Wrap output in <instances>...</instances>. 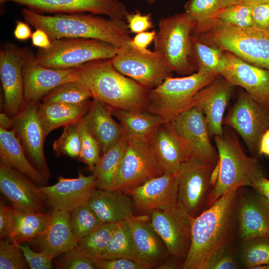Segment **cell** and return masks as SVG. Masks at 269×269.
Here are the masks:
<instances>
[{
	"mask_svg": "<svg viewBox=\"0 0 269 269\" xmlns=\"http://www.w3.org/2000/svg\"><path fill=\"white\" fill-rule=\"evenodd\" d=\"M21 14L35 29L45 31L50 39H95L120 48L131 40L123 19L87 12L44 14L23 8Z\"/></svg>",
	"mask_w": 269,
	"mask_h": 269,
	"instance_id": "obj_2",
	"label": "cell"
},
{
	"mask_svg": "<svg viewBox=\"0 0 269 269\" xmlns=\"http://www.w3.org/2000/svg\"><path fill=\"white\" fill-rule=\"evenodd\" d=\"M146 2L149 4H153L154 3L156 0H146Z\"/></svg>",
	"mask_w": 269,
	"mask_h": 269,
	"instance_id": "obj_62",
	"label": "cell"
},
{
	"mask_svg": "<svg viewBox=\"0 0 269 269\" xmlns=\"http://www.w3.org/2000/svg\"><path fill=\"white\" fill-rule=\"evenodd\" d=\"M147 138L152 155L163 173H176L187 158L168 124L160 125Z\"/></svg>",
	"mask_w": 269,
	"mask_h": 269,
	"instance_id": "obj_27",
	"label": "cell"
},
{
	"mask_svg": "<svg viewBox=\"0 0 269 269\" xmlns=\"http://www.w3.org/2000/svg\"><path fill=\"white\" fill-rule=\"evenodd\" d=\"M261 3H269V0H242L238 4L252 6Z\"/></svg>",
	"mask_w": 269,
	"mask_h": 269,
	"instance_id": "obj_60",
	"label": "cell"
},
{
	"mask_svg": "<svg viewBox=\"0 0 269 269\" xmlns=\"http://www.w3.org/2000/svg\"><path fill=\"white\" fill-rule=\"evenodd\" d=\"M176 173H164L130 190L134 211L140 215L163 210L177 204Z\"/></svg>",
	"mask_w": 269,
	"mask_h": 269,
	"instance_id": "obj_20",
	"label": "cell"
},
{
	"mask_svg": "<svg viewBox=\"0 0 269 269\" xmlns=\"http://www.w3.org/2000/svg\"><path fill=\"white\" fill-rule=\"evenodd\" d=\"M126 135L124 154L113 189L125 193L164 174L150 151L147 137Z\"/></svg>",
	"mask_w": 269,
	"mask_h": 269,
	"instance_id": "obj_9",
	"label": "cell"
},
{
	"mask_svg": "<svg viewBox=\"0 0 269 269\" xmlns=\"http://www.w3.org/2000/svg\"><path fill=\"white\" fill-rule=\"evenodd\" d=\"M193 34L207 44L269 70V32L255 27L241 28L213 18L196 28Z\"/></svg>",
	"mask_w": 269,
	"mask_h": 269,
	"instance_id": "obj_4",
	"label": "cell"
},
{
	"mask_svg": "<svg viewBox=\"0 0 269 269\" xmlns=\"http://www.w3.org/2000/svg\"><path fill=\"white\" fill-rule=\"evenodd\" d=\"M250 7L254 27L269 32V3L256 4Z\"/></svg>",
	"mask_w": 269,
	"mask_h": 269,
	"instance_id": "obj_51",
	"label": "cell"
},
{
	"mask_svg": "<svg viewBox=\"0 0 269 269\" xmlns=\"http://www.w3.org/2000/svg\"><path fill=\"white\" fill-rule=\"evenodd\" d=\"M34 183L0 161V190L13 209L24 212H45L46 202Z\"/></svg>",
	"mask_w": 269,
	"mask_h": 269,
	"instance_id": "obj_22",
	"label": "cell"
},
{
	"mask_svg": "<svg viewBox=\"0 0 269 269\" xmlns=\"http://www.w3.org/2000/svg\"><path fill=\"white\" fill-rule=\"evenodd\" d=\"M105 224L97 216L88 202L70 212V225L77 241L87 236Z\"/></svg>",
	"mask_w": 269,
	"mask_h": 269,
	"instance_id": "obj_39",
	"label": "cell"
},
{
	"mask_svg": "<svg viewBox=\"0 0 269 269\" xmlns=\"http://www.w3.org/2000/svg\"><path fill=\"white\" fill-rule=\"evenodd\" d=\"M231 243L215 253L207 262L204 269H239L238 261L231 251Z\"/></svg>",
	"mask_w": 269,
	"mask_h": 269,
	"instance_id": "obj_47",
	"label": "cell"
},
{
	"mask_svg": "<svg viewBox=\"0 0 269 269\" xmlns=\"http://www.w3.org/2000/svg\"><path fill=\"white\" fill-rule=\"evenodd\" d=\"M114 68L148 91L160 85L172 72L164 58L155 51L142 53L129 43L112 58Z\"/></svg>",
	"mask_w": 269,
	"mask_h": 269,
	"instance_id": "obj_12",
	"label": "cell"
},
{
	"mask_svg": "<svg viewBox=\"0 0 269 269\" xmlns=\"http://www.w3.org/2000/svg\"><path fill=\"white\" fill-rule=\"evenodd\" d=\"M13 223L8 238L19 245L30 243L39 237L44 231L50 216V212H24L13 208Z\"/></svg>",
	"mask_w": 269,
	"mask_h": 269,
	"instance_id": "obj_32",
	"label": "cell"
},
{
	"mask_svg": "<svg viewBox=\"0 0 269 269\" xmlns=\"http://www.w3.org/2000/svg\"><path fill=\"white\" fill-rule=\"evenodd\" d=\"M81 120L98 142L102 154L116 144L124 134L122 125L114 119L110 110L95 99Z\"/></svg>",
	"mask_w": 269,
	"mask_h": 269,
	"instance_id": "obj_28",
	"label": "cell"
},
{
	"mask_svg": "<svg viewBox=\"0 0 269 269\" xmlns=\"http://www.w3.org/2000/svg\"><path fill=\"white\" fill-rule=\"evenodd\" d=\"M0 161L39 185H46L47 179L27 157L15 132L0 128Z\"/></svg>",
	"mask_w": 269,
	"mask_h": 269,
	"instance_id": "obj_30",
	"label": "cell"
},
{
	"mask_svg": "<svg viewBox=\"0 0 269 269\" xmlns=\"http://www.w3.org/2000/svg\"><path fill=\"white\" fill-rule=\"evenodd\" d=\"M239 189L228 191L193 219L190 246L182 269H204L215 253L232 243L238 224Z\"/></svg>",
	"mask_w": 269,
	"mask_h": 269,
	"instance_id": "obj_1",
	"label": "cell"
},
{
	"mask_svg": "<svg viewBox=\"0 0 269 269\" xmlns=\"http://www.w3.org/2000/svg\"><path fill=\"white\" fill-rule=\"evenodd\" d=\"M225 51L226 64L220 76L233 85L244 88L255 100L269 110V70Z\"/></svg>",
	"mask_w": 269,
	"mask_h": 269,
	"instance_id": "obj_21",
	"label": "cell"
},
{
	"mask_svg": "<svg viewBox=\"0 0 269 269\" xmlns=\"http://www.w3.org/2000/svg\"><path fill=\"white\" fill-rule=\"evenodd\" d=\"M51 46L39 49L35 55L38 64L53 69L76 68L88 62L114 57L119 48L98 39H51Z\"/></svg>",
	"mask_w": 269,
	"mask_h": 269,
	"instance_id": "obj_8",
	"label": "cell"
},
{
	"mask_svg": "<svg viewBox=\"0 0 269 269\" xmlns=\"http://www.w3.org/2000/svg\"><path fill=\"white\" fill-rule=\"evenodd\" d=\"M259 154L269 156V128L266 130L262 137Z\"/></svg>",
	"mask_w": 269,
	"mask_h": 269,
	"instance_id": "obj_57",
	"label": "cell"
},
{
	"mask_svg": "<svg viewBox=\"0 0 269 269\" xmlns=\"http://www.w3.org/2000/svg\"><path fill=\"white\" fill-rule=\"evenodd\" d=\"M12 119L5 112L0 114V128L4 130L12 129Z\"/></svg>",
	"mask_w": 269,
	"mask_h": 269,
	"instance_id": "obj_58",
	"label": "cell"
},
{
	"mask_svg": "<svg viewBox=\"0 0 269 269\" xmlns=\"http://www.w3.org/2000/svg\"><path fill=\"white\" fill-rule=\"evenodd\" d=\"M93 96L87 87L75 80L63 83L54 88L41 100L42 103L79 104L90 101Z\"/></svg>",
	"mask_w": 269,
	"mask_h": 269,
	"instance_id": "obj_37",
	"label": "cell"
},
{
	"mask_svg": "<svg viewBox=\"0 0 269 269\" xmlns=\"http://www.w3.org/2000/svg\"><path fill=\"white\" fill-rule=\"evenodd\" d=\"M214 136L218 153L219 174L209 194L207 208L228 191L252 187L257 178L264 176L257 159L247 155L234 135L224 133Z\"/></svg>",
	"mask_w": 269,
	"mask_h": 269,
	"instance_id": "obj_5",
	"label": "cell"
},
{
	"mask_svg": "<svg viewBox=\"0 0 269 269\" xmlns=\"http://www.w3.org/2000/svg\"><path fill=\"white\" fill-rule=\"evenodd\" d=\"M156 32L155 30H151L136 34L129 43L133 48L140 52L149 53L151 51L148 46L154 41Z\"/></svg>",
	"mask_w": 269,
	"mask_h": 269,
	"instance_id": "obj_52",
	"label": "cell"
},
{
	"mask_svg": "<svg viewBox=\"0 0 269 269\" xmlns=\"http://www.w3.org/2000/svg\"><path fill=\"white\" fill-rule=\"evenodd\" d=\"M184 8L193 21V30L213 18L220 10L217 0H189Z\"/></svg>",
	"mask_w": 269,
	"mask_h": 269,
	"instance_id": "obj_43",
	"label": "cell"
},
{
	"mask_svg": "<svg viewBox=\"0 0 269 269\" xmlns=\"http://www.w3.org/2000/svg\"><path fill=\"white\" fill-rule=\"evenodd\" d=\"M38 187L46 203L52 209L71 212L88 202L97 186L94 174L80 173L76 178L61 176L53 185H39Z\"/></svg>",
	"mask_w": 269,
	"mask_h": 269,
	"instance_id": "obj_18",
	"label": "cell"
},
{
	"mask_svg": "<svg viewBox=\"0 0 269 269\" xmlns=\"http://www.w3.org/2000/svg\"><path fill=\"white\" fill-rule=\"evenodd\" d=\"M98 269H149L150 268L140 262L126 258L111 259H95L94 262Z\"/></svg>",
	"mask_w": 269,
	"mask_h": 269,
	"instance_id": "obj_49",
	"label": "cell"
},
{
	"mask_svg": "<svg viewBox=\"0 0 269 269\" xmlns=\"http://www.w3.org/2000/svg\"><path fill=\"white\" fill-rule=\"evenodd\" d=\"M31 39L32 44L39 49H47L51 45L50 37L45 31L40 29H35L32 32Z\"/></svg>",
	"mask_w": 269,
	"mask_h": 269,
	"instance_id": "obj_54",
	"label": "cell"
},
{
	"mask_svg": "<svg viewBox=\"0 0 269 269\" xmlns=\"http://www.w3.org/2000/svg\"><path fill=\"white\" fill-rule=\"evenodd\" d=\"M213 18L241 28L254 27L251 7L243 4L226 6L220 9Z\"/></svg>",
	"mask_w": 269,
	"mask_h": 269,
	"instance_id": "obj_45",
	"label": "cell"
},
{
	"mask_svg": "<svg viewBox=\"0 0 269 269\" xmlns=\"http://www.w3.org/2000/svg\"><path fill=\"white\" fill-rule=\"evenodd\" d=\"M253 269H269V264H263L259 265L254 267Z\"/></svg>",
	"mask_w": 269,
	"mask_h": 269,
	"instance_id": "obj_61",
	"label": "cell"
},
{
	"mask_svg": "<svg viewBox=\"0 0 269 269\" xmlns=\"http://www.w3.org/2000/svg\"><path fill=\"white\" fill-rule=\"evenodd\" d=\"M8 1L41 14L87 12L124 20L129 12L121 0H0L1 3Z\"/></svg>",
	"mask_w": 269,
	"mask_h": 269,
	"instance_id": "obj_17",
	"label": "cell"
},
{
	"mask_svg": "<svg viewBox=\"0 0 269 269\" xmlns=\"http://www.w3.org/2000/svg\"><path fill=\"white\" fill-rule=\"evenodd\" d=\"M117 224L105 223L77 241V248L86 256L98 258L108 248Z\"/></svg>",
	"mask_w": 269,
	"mask_h": 269,
	"instance_id": "obj_38",
	"label": "cell"
},
{
	"mask_svg": "<svg viewBox=\"0 0 269 269\" xmlns=\"http://www.w3.org/2000/svg\"><path fill=\"white\" fill-rule=\"evenodd\" d=\"M77 126L80 136L79 159L93 171L102 155L100 145L82 120L77 123Z\"/></svg>",
	"mask_w": 269,
	"mask_h": 269,
	"instance_id": "obj_42",
	"label": "cell"
},
{
	"mask_svg": "<svg viewBox=\"0 0 269 269\" xmlns=\"http://www.w3.org/2000/svg\"><path fill=\"white\" fill-rule=\"evenodd\" d=\"M39 102L25 104L12 118V129L18 138L27 157L48 180L51 174L44 153L46 136L38 116Z\"/></svg>",
	"mask_w": 269,
	"mask_h": 269,
	"instance_id": "obj_15",
	"label": "cell"
},
{
	"mask_svg": "<svg viewBox=\"0 0 269 269\" xmlns=\"http://www.w3.org/2000/svg\"><path fill=\"white\" fill-rule=\"evenodd\" d=\"M243 242L240 257L245 267L253 269L259 265L269 264V237L252 238Z\"/></svg>",
	"mask_w": 269,
	"mask_h": 269,
	"instance_id": "obj_40",
	"label": "cell"
},
{
	"mask_svg": "<svg viewBox=\"0 0 269 269\" xmlns=\"http://www.w3.org/2000/svg\"><path fill=\"white\" fill-rule=\"evenodd\" d=\"M191 62L198 70L220 76L225 68V51L207 44L192 34Z\"/></svg>",
	"mask_w": 269,
	"mask_h": 269,
	"instance_id": "obj_35",
	"label": "cell"
},
{
	"mask_svg": "<svg viewBox=\"0 0 269 269\" xmlns=\"http://www.w3.org/2000/svg\"><path fill=\"white\" fill-rule=\"evenodd\" d=\"M237 220L240 239L269 237V203L257 193L239 189Z\"/></svg>",
	"mask_w": 269,
	"mask_h": 269,
	"instance_id": "obj_23",
	"label": "cell"
},
{
	"mask_svg": "<svg viewBox=\"0 0 269 269\" xmlns=\"http://www.w3.org/2000/svg\"><path fill=\"white\" fill-rule=\"evenodd\" d=\"M29 268L20 245L10 239H0V269Z\"/></svg>",
	"mask_w": 269,
	"mask_h": 269,
	"instance_id": "obj_44",
	"label": "cell"
},
{
	"mask_svg": "<svg viewBox=\"0 0 269 269\" xmlns=\"http://www.w3.org/2000/svg\"><path fill=\"white\" fill-rule=\"evenodd\" d=\"M30 244L54 258L77 247L70 225V212L52 209L43 232Z\"/></svg>",
	"mask_w": 269,
	"mask_h": 269,
	"instance_id": "obj_25",
	"label": "cell"
},
{
	"mask_svg": "<svg viewBox=\"0 0 269 269\" xmlns=\"http://www.w3.org/2000/svg\"><path fill=\"white\" fill-rule=\"evenodd\" d=\"M242 0H217L220 9L231 5L239 3Z\"/></svg>",
	"mask_w": 269,
	"mask_h": 269,
	"instance_id": "obj_59",
	"label": "cell"
},
{
	"mask_svg": "<svg viewBox=\"0 0 269 269\" xmlns=\"http://www.w3.org/2000/svg\"><path fill=\"white\" fill-rule=\"evenodd\" d=\"M150 223L162 239L168 255L184 260L189 251L193 218L175 206L150 214Z\"/></svg>",
	"mask_w": 269,
	"mask_h": 269,
	"instance_id": "obj_14",
	"label": "cell"
},
{
	"mask_svg": "<svg viewBox=\"0 0 269 269\" xmlns=\"http://www.w3.org/2000/svg\"><path fill=\"white\" fill-rule=\"evenodd\" d=\"M223 124L235 130L250 151L259 153L262 137L269 128V110L247 92H242L223 119Z\"/></svg>",
	"mask_w": 269,
	"mask_h": 269,
	"instance_id": "obj_13",
	"label": "cell"
},
{
	"mask_svg": "<svg viewBox=\"0 0 269 269\" xmlns=\"http://www.w3.org/2000/svg\"><path fill=\"white\" fill-rule=\"evenodd\" d=\"M122 126L127 135L148 137L161 124L165 123L159 116L147 110L130 111L123 110H110Z\"/></svg>",
	"mask_w": 269,
	"mask_h": 269,
	"instance_id": "obj_33",
	"label": "cell"
},
{
	"mask_svg": "<svg viewBox=\"0 0 269 269\" xmlns=\"http://www.w3.org/2000/svg\"><path fill=\"white\" fill-rule=\"evenodd\" d=\"M125 19L130 32L133 33L146 31L153 27L151 13H142L138 9L128 12Z\"/></svg>",
	"mask_w": 269,
	"mask_h": 269,
	"instance_id": "obj_50",
	"label": "cell"
},
{
	"mask_svg": "<svg viewBox=\"0 0 269 269\" xmlns=\"http://www.w3.org/2000/svg\"><path fill=\"white\" fill-rule=\"evenodd\" d=\"M25 104L37 102L58 86L77 80L76 68L53 69L38 64L27 50L22 69Z\"/></svg>",
	"mask_w": 269,
	"mask_h": 269,
	"instance_id": "obj_19",
	"label": "cell"
},
{
	"mask_svg": "<svg viewBox=\"0 0 269 269\" xmlns=\"http://www.w3.org/2000/svg\"><path fill=\"white\" fill-rule=\"evenodd\" d=\"M28 243L20 245L24 257L31 269H51L53 268L52 261L55 259L52 256L44 251H35Z\"/></svg>",
	"mask_w": 269,
	"mask_h": 269,
	"instance_id": "obj_48",
	"label": "cell"
},
{
	"mask_svg": "<svg viewBox=\"0 0 269 269\" xmlns=\"http://www.w3.org/2000/svg\"><path fill=\"white\" fill-rule=\"evenodd\" d=\"M53 149L57 157L66 155L73 158H79L80 136L77 123L64 127L61 135L53 143Z\"/></svg>",
	"mask_w": 269,
	"mask_h": 269,
	"instance_id": "obj_41",
	"label": "cell"
},
{
	"mask_svg": "<svg viewBox=\"0 0 269 269\" xmlns=\"http://www.w3.org/2000/svg\"><path fill=\"white\" fill-rule=\"evenodd\" d=\"M91 101L79 104L39 103L38 116L45 136L57 128L80 121L89 109Z\"/></svg>",
	"mask_w": 269,
	"mask_h": 269,
	"instance_id": "obj_31",
	"label": "cell"
},
{
	"mask_svg": "<svg viewBox=\"0 0 269 269\" xmlns=\"http://www.w3.org/2000/svg\"><path fill=\"white\" fill-rule=\"evenodd\" d=\"M194 24L186 12L162 17L154 42V51L162 56L172 72L191 74V37Z\"/></svg>",
	"mask_w": 269,
	"mask_h": 269,
	"instance_id": "obj_7",
	"label": "cell"
},
{
	"mask_svg": "<svg viewBox=\"0 0 269 269\" xmlns=\"http://www.w3.org/2000/svg\"><path fill=\"white\" fill-rule=\"evenodd\" d=\"M116 258H126L140 262L128 220L117 224L108 248L97 259Z\"/></svg>",
	"mask_w": 269,
	"mask_h": 269,
	"instance_id": "obj_36",
	"label": "cell"
},
{
	"mask_svg": "<svg viewBox=\"0 0 269 269\" xmlns=\"http://www.w3.org/2000/svg\"><path fill=\"white\" fill-rule=\"evenodd\" d=\"M88 203L104 223L118 224L134 216L132 199L118 190L96 189Z\"/></svg>",
	"mask_w": 269,
	"mask_h": 269,
	"instance_id": "obj_29",
	"label": "cell"
},
{
	"mask_svg": "<svg viewBox=\"0 0 269 269\" xmlns=\"http://www.w3.org/2000/svg\"><path fill=\"white\" fill-rule=\"evenodd\" d=\"M254 189L260 195L264 197L269 203V180L265 176L257 178L252 186Z\"/></svg>",
	"mask_w": 269,
	"mask_h": 269,
	"instance_id": "obj_56",
	"label": "cell"
},
{
	"mask_svg": "<svg viewBox=\"0 0 269 269\" xmlns=\"http://www.w3.org/2000/svg\"><path fill=\"white\" fill-rule=\"evenodd\" d=\"M13 220V208L1 201L0 204V239L8 238L12 228Z\"/></svg>",
	"mask_w": 269,
	"mask_h": 269,
	"instance_id": "obj_53",
	"label": "cell"
},
{
	"mask_svg": "<svg viewBox=\"0 0 269 269\" xmlns=\"http://www.w3.org/2000/svg\"><path fill=\"white\" fill-rule=\"evenodd\" d=\"M181 144L187 159L196 158L215 166L218 153L212 144L205 115L194 106L166 123Z\"/></svg>",
	"mask_w": 269,
	"mask_h": 269,
	"instance_id": "obj_11",
	"label": "cell"
},
{
	"mask_svg": "<svg viewBox=\"0 0 269 269\" xmlns=\"http://www.w3.org/2000/svg\"><path fill=\"white\" fill-rule=\"evenodd\" d=\"M219 75L197 70L180 77L166 78L148 91L146 110L168 123L194 107L197 93Z\"/></svg>",
	"mask_w": 269,
	"mask_h": 269,
	"instance_id": "obj_6",
	"label": "cell"
},
{
	"mask_svg": "<svg viewBox=\"0 0 269 269\" xmlns=\"http://www.w3.org/2000/svg\"><path fill=\"white\" fill-rule=\"evenodd\" d=\"M214 166L190 157L182 163L176 173L177 204L193 218L207 208Z\"/></svg>",
	"mask_w": 269,
	"mask_h": 269,
	"instance_id": "obj_10",
	"label": "cell"
},
{
	"mask_svg": "<svg viewBox=\"0 0 269 269\" xmlns=\"http://www.w3.org/2000/svg\"><path fill=\"white\" fill-rule=\"evenodd\" d=\"M55 261V266L61 269H95V259L88 257L77 247L65 252Z\"/></svg>",
	"mask_w": 269,
	"mask_h": 269,
	"instance_id": "obj_46",
	"label": "cell"
},
{
	"mask_svg": "<svg viewBox=\"0 0 269 269\" xmlns=\"http://www.w3.org/2000/svg\"><path fill=\"white\" fill-rule=\"evenodd\" d=\"M32 34L29 24L27 22L18 20L16 21L13 35L16 39L25 41L31 38Z\"/></svg>",
	"mask_w": 269,
	"mask_h": 269,
	"instance_id": "obj_55",
	"label": "cell"
},
{
	"mask_svg": "<svg viewBox=\"0 0 269 269\" xmlns=\"http://www.w3.org/2000/svg\"><path fill=\"white\" fill-rule=\"evenodd\" d=\"M234 86L221 76L196 95L194 106L203 112L210 135H222L223 116Z\"/></svg>",
	"mask_w": 269,
	"mask_h": 269,
	"instance_id": "obj_24",
	"label": "cell"
},
{
	"mask_svg": "<svg viewBox=\"0 0 269 269\" xmlns=\"http://www.w3.org/2000/svg\"><path fill=\"white\" fill-rule=\"evenodd\" d=\"M27 50L8 43L0 51V75L4 96V112L11 118L25 104L22 69Z\"/></svg>",
	"mask_w": 269,
	"mask_h": 269,
	"instance_id": "obj_16",
	"label": "cell"
},
{
	"mask_svg": "<svg viewBox=\"0 0 269 269\" xmlns=\"http://www.w3.org/2000/svg\"><path fill=\"white\" fill-rule=\"evenodd\" d=\"M128 222L139 261L150 269L159 267L168 253L162 239L152 226L150 216L147 214L134 215Z\"/></svg>",
	"mask_w": 269,
	"mask_h": 269,
	"instance_id": "obj_26",
	"label": "cell"
},
{
	"mask_svg": "<svg viewBox=\"0 0 269 269\" xmlns=\"http://www.w3.org/2000/svg\"><path fill=\"white\" fill-rule=\"evenodd\" d=\"M126 135L124 134L118 142L102 154L93 170L98 189H113L125 149Z\"/></svg>",
	"mask_w": 269,
	"mask_h": 269,
	"instance_id": "obj_34",
	"label": "cell"
},
{
	"mask_svg": "<svg viewBox=\"0 0 269 269\" xmlns=\"http://www.w3.org/2000/svg\"><path fill=\"white\" fill-rule=\"evenodd\" d=\"M77 80L110 110H146L148 90L117 70L111 58L88 62L76 68Z\"/></svg>",
	"mask_w": 269,
	"mask_h": 269,
	"instance_id": "obj_3",
	"label": "cell"
}]
</instances>
